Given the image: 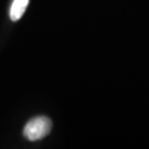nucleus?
<instances>
[{
  "label": "nucleus",
  "instance_id": "1",
  "mask_svg": "<svg viewBox=\"0 0 149 149\" xmlns=\"http://www.w3.org/2000/svg\"><path fill=\"white\" fill-rule=\"evenodd\" d=\"M51 127H52V123L50 118L45 116L34 117L30 119L24 126L23 135L29 140L36 141L45 137L51 132Z\"/></svg>",
  "mask_w": 149,
  "mask_h": 149
},
{
  "label": "nucleus",
  "instance_id": "2",
  "mask_svg": "<svg viewBox=\"0 0 149 149\" xmlns=\"http://www.w3.org/2000/svg\"><path fill=\"white\" fill-rule=\"evenodd\" d=\"M29 5V0H13L10 8V19L12 21H18L24 13Z\"/></svg>",
  "mask_w": 149,
  "mask_h": 149
}]
</instances>
